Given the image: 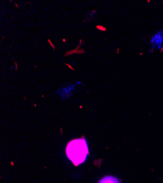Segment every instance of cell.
Here are the masks:
<instances>
[{
	"label": "cell",
	"instance_id": "cell-2",
	"mask_svg": "<svg viewBox=\"0 0 163 183\" xmlns=\"http://www.w3.org/2000/svg\"><path fill=\"white\" fill-rule=\"evenodd\" d=\"M151 43L153 46H157L159 49H160L163 45V31L159 32L155 35L153 36L151 39Z\"/></svg>",
	"mask_w": 163,
	"mask_h": 183
},
{
	"label": "cell",
	"instance_id": "cell-1",
	"mask_svg": "<svg viewBox=\"0 0 163 183\" xmlns=\"http://www.w3.org/2000/svg\"><path fill=\"white\" fill-rule=\"evenodd\" d=\"M66 153L68 158L76 166L84 163L89 154L85 139H77L71 141L67 146Z\"/></svg>",
	"mask_w": 163,
	"mask_h": 183
},
{
	"label": "cell",
	"instance_id": "cell-3",
	"mask_svg": "<svg viewBox=\"0 0 163 183\" xmlns=\"http://www.w3.org/2000/svg\"><path fill=\"white\" fill-rule=\"evenodd\" d=\"M98 183H121L116 177L113 176H106L99 181Z\"/></svg>",
	"mask_w": 163,
	"mask_h": 183
}]
</instances>
